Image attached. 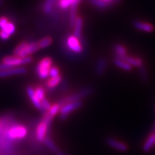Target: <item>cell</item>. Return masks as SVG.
Instances as JSON below:
<instances>
[{
    "label": "cell",
    "instance_id": "cell-20",
    "mask_svg": "<svg viewBox=\"0 0 155 155\" xmlns=\"http://www.w3.org/2000/svg\"><path fill=\"white\" fill-rule=\"evenodd\" d=\"M62 81V76L61 75H58V77L55 78H50L47 81V86L50 88H54L56 86H58V85H59V83L61 82Z\"/></svg>",
    "mask_w": 155,
    "mask_h": 155
},
{
    "label": "cell",
    "instance_id": "cell-30",
    "mask_svg": "<svg viewBox=\"0 0 155 155\" xmlns=\"http://www.w3.org/2000/svg\"><path fill=\"white\" fill-rule=\"evenodd\" d=\"M41 104L42 110H45V111H48L50 110V108H51V104H50V103L46 98H45V99L42 101Z\"/></svg>",
    "mask_w": 155,
    "mask_h": 155
},
{
    "label": "cell",
    "instance_id": "cell-14",
    "mask_svg": "<svg viewBox=\"0 0 155 155\" xmlns=\"http://www.w3.org/2000/svg\"><path fill=\"white\" fill-rule=\"evenodd\" d=\"M106 67H107V61L106 58H100L96 62L95 71L97 75H101L106 71Z\"/></svg>",
    "mask_w": 155,
    "mask_h": 155
},
{
    "label": "cell",
    "instance_id": "cell-16",
    "mask_svg": "<svg viewBox=\"0 0 155 155\" xmlns=\"http://www.w3.org/2000/svg\"><path fill=\"white\" fill-rule=\"evenodd\" d=\"M83 18L80 16H78L75 21L74 25V32H73V35L76 37V38H81V34H82L83 30Z\"/></svg>",
    "mask_w": 155,
    "mask_h": 155
},
{
    "label": "cell",
    "instance_id": "cell-22",
    "mask_svg": "<svg viewBox=\"0 0 155 155\" xmlns=\"http://www.w3.org/2000/svg\"><path fill=\"white\" fill-rule=\"evenodd\" d=\"M52 42H53V39L50 37H45V38H42L41 40H39L38 43L40 49H44V48L49 47Z\"/></svg>",
    "mask_w": 155,
    "mask_h": 155
},
{
    "label": "cell",
    "instance_id": "cell-29",
    "mask_svg": "<svg viewBox=\"0 0 155 155\" xmlns=\"http://www.w3.org/2000/svg\"><path fill=\"white\" fill-rule=\"evenodd\" d=\"M60 70L58 67L56 66H52L50 70V74L49 76L50 78H55L58 77V75H60Z\"/></svg>",
    "mask_w": 155,
    "mask_h": 155
},
{
    "label": "cell",
    "instance_id": "cell-5",
    "mask_svg": "<svg viewBox=\"0 0 155 155\" xmlns=\"http://www.w3.org/2000/svg\"><path fill=\"white\" fill-rule=\"evenodd\" d=\"M82 106V102L81 101H75L73 103H68V104H65L61 108L60 113H61V119H65L70 114L72 113L73 111H75Z\"/></svg>",
    "mask_w": 155,
    "mask_h": 155
},
{
    "label": "cell",
    "instance_id": "cell-21",
    "mask_svg": "<svg viewBox=\"0 0 155 155\" xmlns=\"http://www.w3.org/2000/svg\"><path fill=\"white\" fill-rule=\"evenodd\" d=\"M61 106L59 105V104H54L53 105L51 106V108L48 111H46V114L49 116L50 119H53V117H55L58 112L61 110Z\"/></svg>",
    "mask_w": 155,
    "mask_h": 155
},
{
    "label": "cell",
    "instance_id": "cell-31",
    "mask_svg": "<svg viewBox=\"0 0 155 155\" xmlns=\"http://www.w3.org/2000/svg\"><path fill=\"white\" fill-rule=\"evenodd\" d=\"M9 22L8 19H7V17H0V29L1 30H2L4 28H5L6 25H7V23Z\"/></svg>",
    "mask_w": 155,
    "mask_h": 155
},
{
    "label": "cell",
    "instance_id": "cell-32",
    "mask_svg": "<svg viewBox=\"0 0 155 155\" xmlns=\"http://www.w3.org/2000/svg\"><path fill=\"white\" fill-rule=\"evenodd\" d=\"M9 37H10V35L7 34V32H5V31H3V30L0 31V38H1L2 40H7V39H9Z\"/></svg>",
    "mask_w": 155,
    "mask_h": 155
},
{
    "label": "cell",
    "instance_id": "cell-19",
    "mask_svg": "<svg viewBox=\"0 0 155 155\" xmlns=\"http://www.w3.org/2000/svg\"><path fill=\"white\" fill-rule=\"evenodd\" d=\"M56 1L57 0H45L43 4V7H42L45 14L50 15L52 12Z\"/></svg>",
    "mask_w": 155,
    "mask_h": 155
},
{
    "label": "cell",
    "instance_id": "cell-9",
    "mask_svg": "<svg viewBox=\"0 0 155 155\" xmlns=\"http://www.w3.org/2000/svg\"><path fill=\"white\" fill-rule=\"evenodd\" d=\"M27 69L23 67H16L12 68L6 70V71H0V78L9 77L15 75L25 74L27 73Z\"/></svg>",
    "mask_w": 155,
    "mask_h": 155
},
{
    "label": "cell",
    "instance_id": "cell-28",
    "mask_svg": "<svg viewBox=\"0 0 155 155\" xmlns=\"http://www.w3.org/2000/svg\"><path fill=\"white\" fill-rule=\"evenodd\" d=\"M139 71H140V75L141 78L142 79L143 81H147L148 80V75H147V68H145L144 65H142V66L139 68Z\"/></svg>",
    "mask_w": 155,
    "mask_h": 155
},
{
    "label": "cell",
    "instance_id": "cell-33",
    "mask_svg": "<svg viewBox=\"0 0 155 155\" xmlns=\"http://www.w3.org/2000/svg\"><path fill=\"white\" fill-rule=\"evenodd\" d=\"M102 1H104V2L107 3L110 5H115V4L121 2V0H102Z\"/></svg>",
    "mask_w": 155,
    "mask_h": 155
},
{
    "label": "cell",
    "instance_id": "cell-27",
    "mask_svg": "<svg viewBox=\"0 0 155 155\" xmlns=\"http://www.w3.org/2000/svg\"><path fill=\"white\" fill-rule=\"evenodd\" d=\"M27 44H28V42H22L21 43H19L14 50V52H13L14 55L18 56L19 55V53H20L22 51V50L24 49L25 46L27 45Z\"/></svg>",
    "mask_w": 155,
    "mask_h": 155
},
{
    "label": "cell",
    "instance_id": "cell-34",
    "mask_svg": "<svg viewBox=\"0 0 155 155\" xmlns=\"http://www.w3.org/2000/svg\"><path fill=\"white\" fill-rule=\"evenodd\" d=\"M10 68H11L10 66H9V65H6V64L3 63H0V71H6V70H8Z\"/></svg>",
    "mask_w": 155,
    "mask_h": 155
},
{
    "label": "cell",
    "instance_id": "cell-2",
    "mask_svg": "<svg viewBox=\"0 0 155 155\" xmlns=\"http://www.w3.org/2000/svg\"><path fill=\"white\" fill-rule=\"evenodd\" d=\"M52 64H53V60L50 57L44 58L39 62L36 68V72L38 77L42 79L47 78L49 76Z\"/></svg>",
    "mask_w": 155,
    "mask_h": 155
},
{
    "label": "cell",
    "instance_id": "cell-25",
    "mask_svg": "<svg viewBox=\"0 0 155 155\" xmlns=\"http://www.w3.org/2000/svg\"><path fill=\"white\" fill-rule=\"evenodd\" d=\"M35 93L36 96L38 97V98L40 101H42V100L45 98V89L41 86H38L35 89Z\"/></svg>",
    "mask_w": 155,
    "mask_h": 155
},
{
    "label": "cell",
    "instance_id": "cell-26",
    "mask_svg": "<svg viewBox=\"0 0 155 155\" xmlns=\"http://www.w3.org/2000/svg\"><path fill=\"white\" fill-rule=\"evenodd\" d=\"M15 30H16V29H15V25L13 24L12 22H9L2 30L5 31V32H7V33L9 35H12L15 33Z\"/></svg>",
    "mask_w": 155,
    "mask_h": 155
},
{
    "label": "cell",
    "instance_id": "cell-24",
    "mask_svg": "<svg viewBox=\"0 0 155 155\" xmlns=\"http://www.w3.org/2000/svg\"><path fill=\"white\" fill-rule=\"evenodd\" d=\"M75 0H59L58 5H59L60 8L66 9L68 8H71V6L74 3Z\"/></svg>",
    "mask_w": 155,
    "mask_h": 155
},
{
    "label": "cell",
    "instance_id": "cell-3",
    "mask_svg": "<svg viewBox=\"0 0 155 155\" xmlns=\"http://www.w3.org/2000/svg\"><path fill=\"white\" fill-rule=\"evenodd\" d=\"M33 61V58L31 56H27L25 58H19L18 56L12 55L5 57L2 60V63L9 65L11 68L19 67L20 65H27L31 63Z\"/></svg>",
    "mask_w": 155,
    "mask_h": 155
},
{
    "label": "cell",
    "instance_id": "cell-10",
    "mask_svg": "<svg viewBox=\"0 0 155 155\" xmlns=\"http://www.w3.org/2000/svg\"><path fill=\"white\" fill-rule=\"evenodd\" d=\"M107 144L109 145L111 148L114 150L120 151V152H127L129 149L127 144L124 142H122L121 141L113 138H108L107 139Z\"/></svg>",
    "mask_w": 155,
    "mask_h": 155
},
{
    "label": "cell",
    "instance_id": "cell-6",
    "mask_svg": "<svg viewBox=\"0 0 155 155\" xmlns=\"http://www.w3.org/2000/svg\"><path fill=\"white\" fill-rule=\"evenodd\" d=\"M66 45L68 49L74 53H81L83 51V45L79 40L74 35H70L67 38Z\"/></svg>",
    "mask_w": 155,
    "mask_h": 155
},
{
    "label": "cell",
    "instance_id": "cell-23",
    "mask_svg": "<svg viewBox=\"0 0 155 155\" xmlns=\"http://www.w3.org/2000/svg\"><path fill=\"white\" fill-rule=\"evenodd\" d=\"M89 2L92 5H94V7H96L100 9H107L111 6L110 5H108V4L104 2L102 0H89Z\"/></svg>",
    "mask_w": 155,
    "mask_h": 155
},
{
    "label": "cell",
    "instance_id": "cell-35",
    "mask_svg": "<svg viewBox=\"0 0 155 155\" xmlns=\"http://www.w3.org/2000/svg\"><path fill=\"white\" fill-rule=\"evenodd\" d=\"M3 5V1L2 0H0V6H2Z\"/></svg>",
    "mask_w": 155,
    "mask_h": 155
},
{
    "label": "cell",
    "instance_id": "cell-18",
    "mask_svg": "<svg viewBox=\"0 0 155 155\" xmlns=\"http://www.w3.org/2000/svg\"><path fill=\"white\" fill-rule=\"evenodd\" d=\"M155 144V134L152 133L149 136L148 138L147 139V140L145 141L144 145H143V150L144 152H149L152 147L154 146Z\"/></svg>",
    "mask_w": 155,
    "mask_h": 155
},
{
    "label": "cell",
    "instance_id": "cell-8",
    "mask_svg": "<svg viewBox=\"0 0 155 155\" xmlns=\"http://www.w3.org/2000/svg\"><path fill=\"white\" fill-rule=\"evenodd\" d=\"M39 50H40V48H39L38 42H30V43L28 42V44L22 50V51L19 53L18 57L25 58L27 56H30L31 54L36 53Z\"/></svg>",
    "mask_w": 155,
    "mask_h": 155
},
{
    "label": "cell",
    "instance_id": "cell-1",
    "mask_svg": "<svg viewBox=\"0 0 155 155\" xmlns=\"http://www.w3.org/2000/svg\"><path fill=\"white\" fill-rule=\"evenodd\" d=\"M2 134L5 136L7 141L12 142L13 141L24 139L28 134V129L23 125L15 124L7 128V131L5 130V128L3 129V132Z\"/></svg>",
    "mask_w": 155,
    "mask_h": 155
},
{
    "label": "cell",
    "instance_id": "cell-17",
    "mask_svg": "<svg viewBox=\"0 0 155 155\" xmlns=\"http://www.w3.org/2000/svg\"><path fill=\"white\" fill-rule=\"evenodd\" d=\"M114 63L115 64L116 66H117L119 68L124 70L125 71H130L132 69V67L127 63L124 60L119 59V58H115L114 61Z\"/></svg>",
    "mask_w": 155,
    "mask_h": 155
},
{
    "label": "cell",
    "instance_id": "cell-7",
    "mask_svg": "<svg viewBox=\"0 0 155 155\" xmlns=\"http://www.w3.org/2000/svg\"><path fill=\"white\" fill-rule=\"evenodd\" d=\"M50 125V123L42 119V121L38 125L36 129V139L39 141H44L46 138L48 128Z\"/></svg>",
    "mask_w": 155,
    "mask_h": 155
},
{
    "label": "cell",
    "instance_id": "cell-15",
    "mask_svg": "<svg viewBox=\"0 0 155 155\" xmlns=\"http://www.w3.org/2000/svg\"><path fill=\"white\" fill-rule=\"evenodd\" d=\"M124 60L127 61L131 67L134 66L140 68L142 66V65H144V61H143V60L139 57L127 55Z\"/></svg>",
    "mask_w": 155,
    "mask_h": 155
},
{
    "label": "cell",
    "instance_id": "cell-36",
    "mask_svg": "<svg viewBox=\"0 0 155 155\" xmlns=\"http://www.w3.org/2000/svg\"><path fill=\"white\" fill-rule=\"evenodd\" d=\"M2 125L1 121H0V131H1V129H2Z\"/></svg>",
    "mask_w": 155,
    "mask_h": 155
},
{
    "label": "cell",
    "instance_id": "cell-12",
    "mask_svg": "<svg viewBox=\"0 0 155 155\" xmlns=\"http://www.w3.org/2000/svg\"><path fill=\"white\" fill-rule=\"evenodd\" d=\"M26 92L28 94L29 98L31 101H32V104L35 106V107L39 110H42L41 101L38 99V97L36 96L35 93V89L31 86H28L26 89Z\"/></svg>",
    "mask_w": 155,
    "mask_h": 155
},
{
    "label": "cell",
    "instance_id": "cell-11",
    "mask_svg": "<svg viewBox=\"0 0 155 155\" xmlns=\"http://www.w3.org/2000/svg\"><path fill=\"white\" fill-rule=\"evenodd\" d=\"M134 27L137 30L142 31L145 32H152L154 30V26L150 23L147 22H143L140 20H135L133 22Z\"/></svg>",
    "mask_w": 155,
    "mask_h": 155
},
{
    "label": "cell",
    "instance_id": "cell-13",
    "mask_svg": "<svg viewBox=\"0 0 155 155\" xmlns=\"http://www.w3.org/2000/svg\"><path fill=\"white\" fill-rule=\"evenodd\" d=\"M114 52L115 53V58L124 60L128 55L127 48L120 43H116L114 45Z\"/></svg>",
    "mask_w": 155,
    "mask_h": 155
},
{
    "label": "cell",
    "instance_id": "cell-4",
    "mask_svg": "<svg viewBox=\"0 0 155 155\" xmlns=\"http://www.w3.org/2000/svg\"><path fill=\"white\" fill-rule=\"evenodd\" d=\"M93 91H94V89H93L91 87H88V88H83L78 93H76V94L71 95V96L67 97L66 98L63 99L61 102V104H59V105L61 106V104L65 105V104H68V103L79 101L80 99H81L82 98H84V97H86V96H89L90 94H91Z\"/></svg>",
    "mask_w": 155,
    "mask_h": 155
}]
</instances>
